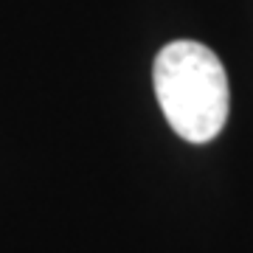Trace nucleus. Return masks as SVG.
Segmentation results:
<instances>
[{
    "label": "nucleus",
    "mask_w": 253,
    "mask_h": 253,
    "mask_svg": "<svg viewBox=\"0 0 253 253\" xmlns=\"http://www.w3.org/2000/svg\"><path fill=\"white\" fill-rule=\"evenodd\" d=\"M152 84L174 135L189 144H208L222 132L231 90L225 65L208 45L194 40L163 45L152 65Z\"/></svg>",
    "instance_id": "obj_1"
}]
</instances>
